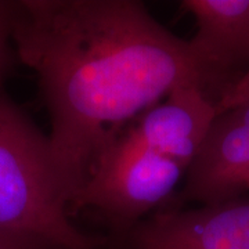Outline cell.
<instances>
[{
	"label": "cell",
	"instance_id": "cell-5",
	"mask_svg": "<svg viewBox=\"0 0 249 249\" xmlns=\"http://www.w3.org/2000/svg\"><path fill=\"white\" fill-rule=\"evenodd\" d=\"M249 193V103L219 114L168 208L211 205Z\"/></svg>",
	"mask_w": 249,
	"mask_h": 249
},
{
	"label": "cell",
	"instance_id": "cell-10",
	"mask_svg": "<svg viewBox=\"0 0 249 249\" xmlns=\"http://www.w3.org/2000/svg\"><path fill=\"white\" fill-rule=\"evenodd\" d=\"M247 103H249V75H244L217 104V115Z\"/></svg>",
	"mask_w": 249,
	"mask_h": 249
},
{
	"label": "cell",
	"instance_id": "cell-7",
	"mask_svg": "<svg viewBox=\"0 0 249 249\" xmlns=\"http://www.w3.org/2000/svg\"><path fill=\"white\" fill-rule=\"evenodd\" d=\"M216 116V104L202 90L180 86L147 109L126 130L147 148L188 170Z\"/></svg>",
	"mask_w": 249,
	"mask_h": 249
},
{
	"label": "cell",
	"instance_id": "cell-2",
	"mask_svg": "<svg viewBox=\"0 0 249 249\" xmlns=\"http://www.w3.org/2000/svg\"><path fill=\"white\" fill-rule=\"evenodd\" d=\"M0 231L32 235L58 249H107L71 220L47 136L0 83Z\"/></svg>",
	"mask_w": 249,
	"mask_h": 249
},
{
	"label": "cell",
	"instance_id": "cell-6",
	"mask_svg": "<svg viewBox=\"0 0 249 249\" xmlns=\"http://www.w3.org/2000/svg\"><path fill=\"white\" fill-rule=\"evenodd\" d=\"M196 24L190 45L216 107L249 68V0H184Z\"/></svg>",
	"mask_w": 249,
	"mask_h": 249
},
{
	"label": "cell",
	"instance_id": "cell-11",
	"mask_svg": "<svg viewBox=\"0 0 249 249\" xmlns=\"http://www.w3.org/2000/svg\"><path fill=\"white\" fill-rule=\"evenodd\" d=\"M244 75H249V68H248V71L245 72V73H244Z\"/></svg>",
	"mask_w": 249,
	"mask_h": 249
},
{
	"label": "cell",
	"instance_id": "cell-9",
	"mask_svg": "<svg viewBox=\"0 0 249 249\" xmlns=\"http://www.w3.org/2000/svg\"><path fill=\"white\" fill-rule=\"evenodd\" d=\"M0 249H58L47 241L22 234L0 231Z\"/></svg>",
	"mask_w": 249,
	"mask_h": 249
},
{
	"label": "cell",
	"instance_id": "cell-3",
	"mask_svg": "<svg viewBox=\"0 0 249 249\" xmlns=\"http://www.w3.org/2000/svg\"><path fill=\"white\" fill-rule=\"evenodd\" d=\"M186 173L184 166L124 130L100 157L88 183L72 199L70 214L94 211L108 226L107 235L121 234L168 208Z\"/></svg>",
	"mask_w": 249,
	"mask_h": 249
},
{
	"label": "cell",
	"instance_id": "cell-4",
	"mask_svg": "<svg viewBox=\"0 0 249 249\" xmlns=\"http://www.w3.org/2000/svg\"><path fill=\"white\" fill-rule=\"evenodd\" d=\"M106 240L107 249H249V196L165 208Z\"/></svg>",
	"mask_w": 249,
	"mask_h": 249
},
{
	"label": "cell",
	"instance_id": "cell-8",
	"mask_svg": "<svg viewBox=\"0 0 249 249\" xmlns=\"http://www.w3.org/2000/svg\"><path fill=\"white\" fill-rule=\"evenodd\" d=\"M14 3L16 1L0 0V83H4L13 61L11 21L14 14Z\"/></svg>",
	"mask_w": 249,
	"mask_h": 249
},
{
	"label": "cell",
	"instance_id": "cell-1",
	"mask_svg": "<svg viewBox=\"0 0 249 249\" xmlns=\"http://www.w3.org/2000/svg\"><path fill=\"white\" fill-rule=\"evenodd\" d=\"M11 45L37 78L68 212L100 157L147 109L180 86L211 98L190 40L137 0L16 1Z\"/></svg>",
	"mask_w": 249,
	"mask_h": 249
}]
</instances>
